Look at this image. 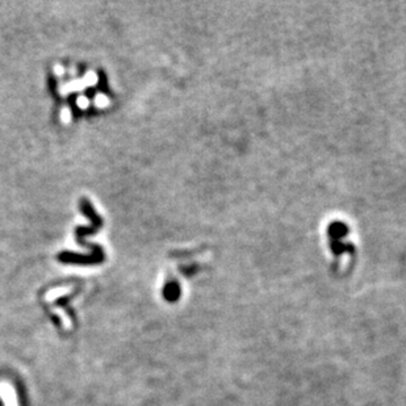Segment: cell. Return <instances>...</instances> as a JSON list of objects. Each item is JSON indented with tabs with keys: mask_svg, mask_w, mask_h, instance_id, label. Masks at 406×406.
I'll list each match as a JSON object with an SVG mask.
<instances>
[{
	"mask_svg": "<svg viewBox=\"0 0 406 406\" xmlns=\"http://www.w3.org/2000/svg\"><path fill=\"white\" fill-rule=\"evenodd\" d=\"M0 396L3 397L5 406H17V400H16V393L12 385L3 383L0 384Z\"/></svg>",
	"mask_w": 406,
	"mask_h": 406,
	"instance_id": "obj_1",
	"label": "cell"
},
{
	"mask_svg": "<svg viewBox=\"0 0 406 406\" xmlns=\"http://www.w3.org/2000/svg\"><path fill=\"white\" fill-rule=\"evenodd\" d=\"M68 291H70V288H58V289H55V291H53V292H54V293H61V296H62L63 293H67ZM49 295H50V293H49ZM57 296H59V295H57ZM57 296H47L46 300L47 301H51V300H54Z\"/></svg>",
	"mask_w": 406,
	"mask_h": 406,
	"instance_id": "obj_2",
	"label": "cell"
},
{
	"mask_svg": "<svg viewBox=\"0 0 406 406\" xmlns=\"http://www.w3.org/2000/svg\"><path fill=\"white\" fill-rule=\"evenodd\" d=\"M78 103H79L80 107H83V108H86L87 105H88V101H87V99H84V97L79 99V100H78Z\"/></svg>",
	"mask_w": 406,
	"mask_h": 406,
	"instance_id": "obj_3",
	"label": "cell"
},
{
	"mask_svg": "<svg viewBox=\"0 0 406 406\" xmlns=\"http://www.w3.org/2000/svg\"><path fill=\"white\" fill-rule=\"evenodd\" d=\"M101 101H103V103H104V104H105V103H108V100H107V99H105V97H101V96H99V97H97V104L100 105V107H101Z\"/></svg>",
	"mask_w": 406,
	"mask_h": 406,
	"instance_id": "obj_4",
	"label": "cell"
}]
</instances>
